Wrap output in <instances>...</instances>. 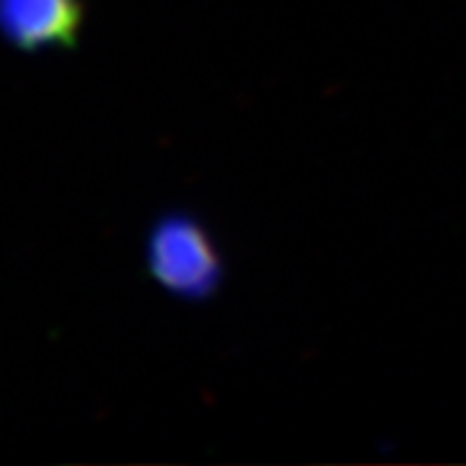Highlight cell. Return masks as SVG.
Segmentation results:
<instances>
[{"label": "cell", "mask_w": 466, "mask_h": 466, "mask_svg": "<svg viewBox=\"0 0 466 466\" xmlns=\"http://www.w3.org/2000/svg\"><path fill=\"white\" fill-rule=\"evenodd\" d=\"M153 280L182 299H208L223 278V262L205 226L189 216L164 218L148 241Z\"/></svg>", "instance_id": "6da1fadb"}, {"label": "cell", "mask_w": 466, "mask_h": 466, "mask_svg": "<svg viewBox=\"0 0 466 466\" xmlns=\"http://www.w3.org/2000/svg\"><path fill=\"white\" fill-rule=\"evenodd\" d=\"M81 18V0H0V32L21 50L73 45Z\"/></svg>", "instance_id": "7a4b0ae2"}]
</instances>
